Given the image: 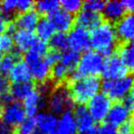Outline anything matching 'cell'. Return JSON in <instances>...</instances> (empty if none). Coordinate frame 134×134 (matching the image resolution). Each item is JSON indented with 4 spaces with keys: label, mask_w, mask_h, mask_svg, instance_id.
I'll return each mask as SVG.
<instances>
[{
    "label": "cell",
    "mask_w": 134,
    "mask_h": 134,
    "mask_svg": "<svg viewBox=\"0 0 134 134\" xmlns=\"http://www.w3.org/2000/svg\"><path fill=\"white\" fill-rule=\"evenodd\" d=\"M72 106L74 102L69 88L65 84L55 86L46 98V107L48 108L49 113L56 116L71 111Z\"/></svg>",
    "instance_id": "cell-4"
},
{
    "label": "cell",
    "mask_w": 134,
    "mask_h": 134,
    "mask_svg": "<svg viewBox=\"0 0 134 134\" xmlns=\"http://www.w3.org/2000/svg\"><path fill=\"white\" fill-rule=\"evenodd\" d=\"M129 134H132V133H129Z\"/></svg>",
    "instance_id": "cell-48"
},
{
    "label": "cell",
    "mask_w": 134,
    "mask_h": 134,
    "mask_svg": "<svg viewBox=\"0 0 134 134\" xmlns=\"http://www.w3.org/2000/svg\"><path fill=\"white\" fill-rule=\"evenodd\" d=\"M27 51H30V52L34 53V54H36L38 56L44 57L45 54L48 52V44L45 41L36 39V41L34 42V44Z\"/></svg>",
    "instance_id": "cell-36"
},
{
    "label": "cell",
    "mask_w": 134,
    "mask_h": 134,
    "mask_svg": "<svg viewBox=\"0 0 134 134\" xmlns=\"http://www.w3.org/2000/svg\"><path fill=\"white\" fill-rule=\"evenodd\" d=\"M26 115L23 104L17 101H12L3 107L0 118L4 123L13 128L21 124L26 119Z\"/></svg>",
    "instance_id": "cell-8"
},
{
    "label": "cell",
    "mask_w": 134,
    "mask_h": 134,
    "mask_svg": "<svg viewBox=\"0 0 134 134\" xmlns=\"http://www.w3.org/2000/svg\"><path fill=\"white\" fill-rule=\"evenodd\" d=\"M116 56L129 71H132L134 65V46L132 42H125L119 45Z\"/></svg>",
    "instance_id": "cell-24"
},
{
    "label": "cell",
    "mask_w": 134,
    "mask_h": 134,
    "mask_svg": "<svg viewBox=\"0 0 134 134\" xmlns=\"http://www.w3.org/2000/svg\"><path fill=\"white\" fill-rule=\"evenodd\" d=\"M130 71L116 55H111L105 61L102 75L105 79H119L130 75Z\"/></svg>",
    "instance_id": "cell-9"
},
{
    "label": "cell",
    "mask_w": 134,
    "mask_h": 134,
    "mask_svg": "<svg viewBox=\"0 0 134 134\" xmlns=\"http://www.w3.org/2000/svg\"><path fill=\"white\" fill-rule=\"evenodd\" d=\"M104 1H100V0H89V1H85L82 2V7L84 10H88L91 12H96L99 13L100 11L103 10L105 6Z\"/></svg>",
    "instance_id": "cell-37"
},
{
    "label": "cell",
    "mask_w": 134,
    "mask_h": 134,
    "mask_svg": "<svg viewBox=\"0 0 134 134\" xmlns=\"http://www.w3.org/2000/svg\"><path fill=\"white\" fill-rule=\"evenodd\" d=\"M102 23H103V17L100 13L91 12L84 9L78 12L75 18L76 26L82 27L86 30H94Z\"/></svg>",
    "instance_id": "cell-15"
},
{
    "label": "cell",
    "mask_w": 134,
    "mask_h": 134,
    "mask_svg": "<svg viewBox=\"0 0 134 134\" xmlns=\"http://www.w3.org/2000/svg\"><path fill=\"white\" fill-rule=\"evenodd\" d=\"M34 7V2L30 0H19L17 1V12L25 13L32 10Z\"/></svg>",
    "instance_id": "cell-39"
},
{
    "label": "cell",
    "mask_w": 134,
    "mask_h": 134,
    "mask_svg": "<svg viewBox=\"0 0 134 134\" xmlns=\"http://www.w3.org/2000/svg\"><path fill=\"white\" fill-rule=\"evenodd\" d=\"M35 30L39 40L45 41V42L48 41L53 34H55L54 27L52 26L48 18H42L39 20L35 26Z\"/></svg>",
    "instance_id": "cell-27"
},
{
    "label": "cell",
    "mask_w": 134,
    "mask_h": 134,
    "mask_svg": "<svg viewBox=\"0 0 134 134\" xmlns=\"http://www.w3.org/2000/svg\"><path fill=\"white\" fill-rule=\"evenodd\" d=\"M115 34L118 40L121 43L132 42L134 37V18L132 14H126L116 22L115 26Z\"/></svg>",
    "instance_id": "cell-11"
},
{
    "label": "cell",
    "mask_w": 134,
    "mask_h": 134,
    "mask_svg": "<svg viewBox=\"0 0 134 134\" xmlns=\"http://www.w3.org/2000/svg\"><path fill=\"white\" fill-rule=\"evenodd\" d=\"M131 113L127 110L120 102H116L111 106V109L107 115V122L111 125L116 127H120L122 124L131 119Z\"/></svg>",
    "instance_id": "cell-13"
},
{
    "label": "cell",
    "mask_w": 134,
    "mask_h": 134,
    "mask_svg": "<svg viewBox=\"0 0 134 134\" xmlns=\"http://www.w3.org/2000/svg\"><path fill=\"white\" fill-rule=\"evenodd\" d=\"M97 134H116V128L110 123L105 122L96 128Z\"/></svg>",
    "instance_id": "cell-40"
},
{
    "label": "cell",
    "mask_w": 134,
    "mask_h": 134,
    "mask_svg": "<svg viewBox=\"0 0 134 134\" xmlns=\"http://www.w3.org/2000/svg\"><path fill=\"white\" fill-rule=\"evenodd\" d=\"M71 100L78 105H84L99 93L101 89V81L97 76H88L75 79L68 83Z\"/></svg>",
    "instance_id": "cell-3"
},
{
    "label": "cell",
    "mask_w": 134,
    "mask_h": 134,
    "mask_svg": "<svg viewBox=\"0 0 134 134\" xmlns=\"http://www.w3.org/2000/svg\"><path fill=\"white\" fill-rule=\"evenodd\" d=\"M112 106V101L104 93H97L87 102V111L94 121H103L106 119Z\"/></svg>",
    "instance_id": "cell-7"
},
{
    "label": "cell",
    "mask_w": 134,
    "mask_h": 134,
    "mask_svg": "<svg viewBox=\"0 0 134 134\" xmlns=\"http://www.w3.org/2000/svg\"><path fill=\"white\" fill-rule=\"evenodd\" d=\"M34 90H35V85L30 80L26 82L13 83L12 85H10V96L12 100L20 102L25 100Z\"/></svg>",
    "instance_id": "cell-20"
},
{
    "label": "cell",
    "mask_w": 134,
    "mask_h": 134,
    "mask_svg": "<svg viewBox=\"0 0 134 134\" xmlns=\"http://www.w3.org/2000/svg\"><path fill=\"white\" fill-rule=\"evenodd\" d=\"M2 57H3V54L0 52V61H1V59H2Z\"/></svg>",
    "instance_id": "cell-47"
},
{
    "label": "cell",
    "mask_w": 134,
    "mask_h": 134,
    "mask_svg": "<svg viewBox=\"0 0 134 134\" xmlns=\"http://www.w3.org/2000/svg\"><path fill=\"white\" fill-rule=\"evenodd\" d=\"M36 129L42 134H54L58 125V118L51 113L40 112L34 118Z\"/></svg>",
    "instance_id": "cell-14"
},
{
    "label": "cell",
    "mask_w": 134,
    "mask_h": 134,
    "mask_svg": "<svg viewBox=\"0 0 134 134\" xmlns=\"http://www.w3.org/2000/svg\"><path fill=\"white\" fill-rule=\"evenodd\" d=\"M44 60L50 67H52L55 64L60 62V60H61V52H58V51H55V50L48 51L45 54Z\"/></svg>",
    "instance_id": "cell-38"
},
{
    "label": "cell",
    "mask_w": 134,
    "mask_h": 134,
    "mask_svg": "<svg viewBox=\"0 0 134 134\" xmlns=\"http://www.w3.org/2000/svg\"><path fill=\"white\" fill-rule=\"evenodd\" d=\"M79 58H80L79 53L75 52L71 49H68L66 51H64L63 53H61L60 63L64 65L71 72L75 69V67L77 66Z\"/></svg>",
    "instance_id": "cell-28"
},
{
    "label": "cell",
    "mask_w": 134,
    "mask_h": 134,
    "mask_svg": "<svg viewBox=\"0 0 134 134\" xmlns=\"http://www.w3.org/2000/svg\"><path fill=\"white\" fill-rule=\"evenodd\" d=\"M8 75H9L8 79L13 81V83L26 82L30 80V75L29 69L24 62H19V63L16 64Z\"/></svg>",
    "instance_id": "cell-25"
},
{
    "label": "cell",
    "mask_w": 134,
    "mask_h": 134,
    "mask_svg": "<svg viewBox=\"0 0 134 134\" xmlns=\"http://www.w3.org/2000/svg\"><path fill=\"white\" fill-rule=\"evenodd\" d=\"M104 57L96 51H86L80 58L77 66L71 71L68 83L75 79L88 76H97L102 74L104 68Z\"/></svg>",
    "instance_id": "cell-2"
},
{
    "label": "cell",
    "mask_w": 134,
    "mask_h": 134,
    "mask_svg": "<svg viewBox=\"0 0 134 134\" xmlns=\"http://www.w3.org/2000/svg\"><path fill=\"white\" fill-rule=\"evenodd\" d=\"M69 47L75 52H86L90 48V34L88 30L75 26L68 34Z\"/></svg>",
    "instance_id": "cell-10"
},
{
    "label": "cell",
    "mask_w": 134,
    "mask_h": 134,
    "mask_svg": "<svg viewBox=\"0 0 134 134\" xmlns=\"http://www.w3.org/2000/svg\"><path fill=\"white\" fill-rule=\"evenodd\" d=\"M76 131L77 127L71 111L61 115V119H58V125L54 134H76Z\"/></svg>",
    "instance_id": "cell-21"
},
{
    "label": "cell",
    "mask_w": 134,
    "mask_h": 134,
    "mask_svg": "<svg viewBox=\"0 0 134 134\" xmlns=\"http://www.w3.org/2000/svg\"><path fill=\"white\" fill-rule=\"evenodd\" d=\"M36 131V125L34 119H26L14 130V134H34Z\"/></svg>",
    "instance_id": "cell-33"
},
{
    "label": "cell",
    "mask_w": 134,
    "mask_h": 134,
    "mask_svg": "<svg viewBox=\"0 0 134 134\" xmlns=\"http://www.w3.org/2000/svg\"><path fill=\"white\" fill-rule=\"evenodd\" d=\"M78 134H97V132H96V128L94 127V128H92V129H90V130L82 131V132H79Z\"/></svg>",
    "instance_id": "cell-45"
},
{
    "label": "cell",
    "mask_w": 134,
    "mask_h": 134,
    "mask_svg": "<svg viewBox=\"0 0 134 134\" xmlns=\"http://www.w3.org/2000/svg\"><path fill=\"white\" fill-rule=\"evenodd\" d=\"M48 20L54 27V30H56L57 32H64V34H67L68 31H70L72 29L75 23L72 15L62 9H59L56 12L52 13L51 15H49Z\"/></svg>",
    "instance_id": "cell-12"
},
{
    "label": "cell",
    "mask_w": 134,
    "mask_h": 134,
    "mask_svg": "<svg viewBox=\"0 0 134 134\" xmlns=\"http://www.w3.org/2000/svg\"><path fill=\"white\" fill-rule=\"evenodd\" d=\"M30 71V78L37 83L44 82L49 79L51 67L45 62L44 57L38 56L30 51L25 53V62Z\"/></svg>",
    "instance_id": "cell-6"
},
{
    "label": "cell",
    "mask_w": 134,
    "mask_h": 134,
    "mask_svg": "<svg viewBox=\"0 0 134 134\" xmlns=\"http://www.w3.org/2000/svg\"><path fill=\"white\" fill-rule=\"evenodd\" d=\"M10 96V82L5 75H0V102L7 104L12 102Z\"/></svg>",
    "instance_id": "cell-32"
},
{
    "label": "cell",
    "mask_w": 134,
    "mask_h": 134,
    "mask_svg": "<svg viewBox=\"0 0 134 134\" xmlns=\"http://www.w3.org/2000/svg\"><path fill=\"white\" fill-rule=\"evenodd\" d=\"M71 74V71H69L67 68L59 62L51 67L49 78L55 86L61 85L65 84V82L69 80Z\"/></svg>",
    "instance_id": "cell-23"
},
{
    "label": "cell",
    "mask_w": 134,
    "mask_h": 134,
    "mask_svg": "<svg viewBox=\"0 0 134 134\" xmlns=\"http://www.w3.org/2000/svg\"><path fill=\"white\" fill-rule=\"evenodd\" d=\"M103 18L107 20V22L111 23L118 22L124 16V9L121 6V3L119 1H109L105 3L103 8Z\"/></svg>",
    "instance_id": "cell-22"
},
{
    "label": "cell",
    "mask_w": 134,
    "mask_h": 134,
    "mask_svg": "<svg viewBox=\"0 0 134 134\" xmlns=\"http://www.w3.org/2000/svg\"><path fill=\"white\" fill-rule=\"evenodd\" d=\"M8 24H9V22H8V21H6V20L4 19L2 16L0 15V34H3V32H5V31H6V29H7Z\"/></svg>",
    "instance_id": "cell-44"
},
{
    "label": "cell",
    "mask_w": 134,
    "mask_h": 134,
    "mask_svg": "<svg viewBox=\"0 0 134 134\" xmlns=\"http://www.w3.org/2000/svg\"><path fill=\"white\" fill-rule=\"evenodd\" d=\"M2 109H3V104L0 102V116H1V113H2Z\"/></svg>",
    "instance_id": "cell-46"
},
{
    "label": "cell",
    "mask_w": 134,
    "mask_h": 134,
    "mask_svg": "<svg viewBox=\"0 0 134 134\" xmlns=\"http://www.w3.org/2000/svg\"><path fill=\"white\" fill-rule=\"evenodd\" d=\"M72 114H74V118L76 123L77 130H79V132L87 131L94 128L95 121L91 118L90 114L87 111V108L84 105H77L75 108V112Z\"/></svg>",
    "instance_id": "cell-18"
},
{
    "label": "cell",
    "mask_w": 134,
    "mask_h": 134,
    "mask_svg": "<svg viewBox=\"0 0 134 134\" xmlns=\"http://www.w3.org/2000/svg\"><path fill=\"white\" fill-rule=\"evenodd\" d=\"M118 44L115 26L109 22H103L92 30L90 34V46L102 56L113 55Z\"/></svg>",
    "instance_id": "cell-1"
},
{
    "label": "cell",
    "mask_w": 134,
    "mask_h": 134,
    "mask_svg": "<svg viewBox=\"0 0 134 134\" xmlns=\"http://www.w3.org/2000/svg\"><path fill=\"white\" fill-rule=\"evenodd\" d=\"M121 6L124 9V11L126 14H132L134 10V1L133 0H124L121 1Z\"/></svg>",
    "instance_id": "cell-42"
},
{
    "label": "cell",
    "mask_w": 134,
    "mask_h": 134,
    "mask_svg": "<svg viewBox=\"0 0 134 134\" xmlns=\"http://www.w3.org/2000/svg\"><path fill=\"white\" fill-rule=\"evenodd\" d=\"M34 6L37 10V13L43 15H51L60 9V1L51 0V1H37L34 3Z\"/></svg>",
    "instance_id": "cell-30"
},
{
    "label": "cell",
    "mask_w": 134,
    "mask_h": 134,
    "mask_svg": "<svg viewBox=\"0 0 134 134\" xmlns=\"http://www.w3.org/2000/svg\"><path fill=\"white\" fill-rule=\"evenodd\" d=\"M0 134H14V129L3 121H0Z\"/></svg>",
    "instance_id": "cell-43"
},
{
    "label": "cell",
    "mask_w": 134,
    "mask_h": 134,
    "mask_svg": "<svg viewBox=\"0 0 134 134\" xmlns=\"http://www.w3.org/2000/svg\"><path fill=\"white\" fill-rule=\"evenodd\" d=\"M23 107L25 109L26 115H29L30 119H34L38 114L39 110L46 107V98L34 90L24 100Z\"/></svg>",
    "instance_id": "cell-16"
},
{
    "label": "cell",
    "mask_w": 134,
    "mask_h": 134,
    "mask_svg": "<svg viewBox=\"0 0 134 134\" xmlns=\"http://www.w3.org/2000/svg\"><path fill=\"white\" fill-rule=\"evenodd\" d=\"M36 39V35L34 31L30 30H18L13 34L14 45H16L19 52H26L34 44Z\"/></svg>",
    "instance_id": "cell-19"
},
{
    "label": "cell",
    "mask_w": 134,
    "mask_h": 134,
    "mask_svg": "<svg viewBox=\"0 0 134 134\" xmlns=\"http://www.w3.org/2000/svg\"><path fill=\"white\" fill-rule=\"evenodd\" d=\"M49 46L52 50L61 52L66 51L69 48V41H68V34L64 32H56L49 39Z\"/></svg>",
    "instance_id": "cell-29"
},
{
    "label": "cell",
    "mask_w": 134,
    "mask_h": 134,
    "mask_svg": "<svg viewBox=\"0 0 134 134\" xmlns=\"http://www.w3.org/2000/svg\"><path fill=\"white\" fill-rule=\"evenodd\" d=\"M60 6L62 7V10L72 15L81 10L82 2L79 0H63L60 2Z\"/></svg>",
    "instance_id": "cell-34"
},
{
    "label": "cell",
    "mask_w": 134,
    "mask_h": 134,
    "mask_svg": "<svg viewBox=\"0 0 134 134\" xmlns=\"http://www.w3.org/2000/svg\"><path fill=\"white\" fill-rule=\"evenodd\" d=\"M39 20V14L32 9L25 13H21L19 16H17L13 24L16 26V29L32 31L35 29Z\"/></svg>",
    "instance_id": "cell-17"
},
{
    "label": "cell",
    "mask_w": 134,
    "mask_h": 134,
    "mask_svg": "<svg viewBox=\"0 0 134 134\" xmlns=\"http://www.w3.org/2000/svg\"><path fill=\"white\" fill-rule=\"evenodd\" d=\"M20 59H21V55L19 51L17 50L11 51L7 55L2 57V59L0 61V75H5V76L9 75L13 67L20 62Z\"/></svg>",
    "instance_id": "cell-26"
},
{
    "label": "cell",
    "mask_w": 134,
    "mask_h": 134,
    "mask_svg": "<svg viewBox=\"0 0 134 134\" xmlns=\"http://www.w3.org/2000/svg\"><path fill=\"white\" fill-rule=\"evenodd\" d=\"M121 104L127 109V110H129L130 112H132V110H133V106H134V99H133V92L131 91L130 93H128L126 96L123 98L121 102H120Z\"/></svg>",
    "instance_id": "cell-41"
},
{
    "label": "cell",
    "mask_w": 134,
    "mask_h": 134,
    "mask_svg": "<svg viewBox=\"0 0 134 134\" xmlns=\"http://www.w3.org/2000/svg\"><path fill=\"white\" fill-rule=\"evenodd\" d=\"M14 48L13 35L8 32H3L0 34V52L10 53Z\"/></svg>",
    "instance_id": "cell-35"
},
{
    "label": "cell",
    "mask_w": 134,
    "mask_h": 134,
    "mask_svg": "<svg viewBox=\"0 0 134 134\" xmlns=\"http://www.w3.org/2000/svg\"><path fill=\"white\" fill-rule=\"evenodd\" d=\"M133 79L130 75L119 79H105L101 83V88L103 93L108 97L110 100L118 101L122 100L128 93L132 91Z\"/></svg>",
    "instance_id": "cell-5"
},
{
    "label": "cell",
    "mask_w": 134,
    "mask_h": 134,
    "mask_svg": "<svg viewBox=\"0 0 134 134\" xmlns=\"http://www.w3.org/2000/svg\"><path fill=\"white\" fill-rule=\"evenodd\" d=\"M0 12L1 16L9 22L17 13V1L16 0H6L0 2Z\"/></svg>",
    "instance_id": "cell-31"
}]
</instances>
